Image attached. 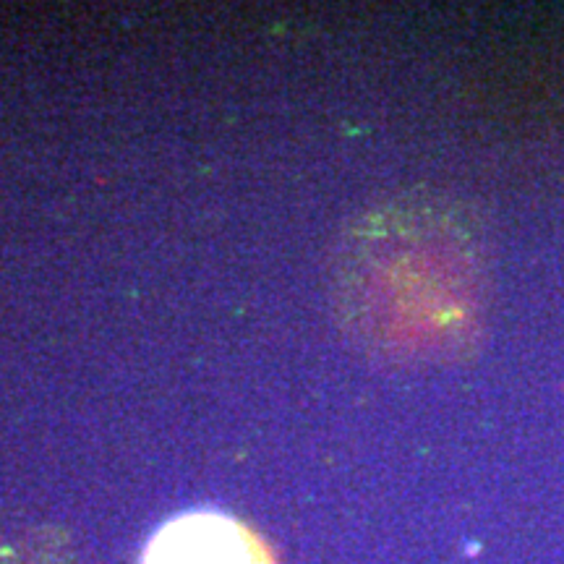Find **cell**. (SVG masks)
<instances>
[{
	"instance_id": "1",
	"label": "cell",
	"mask_w": 564,
	"mask_h": 564,
	"mask_svg": "<svg viewBox=\"0 0 564 564\" xmlns=\"http://www.w3.org/2000/svg\"><path fill=\"white\" fill-rule=\"evenodd\" d=\"M141 564H272L243 523L222 512H186L152 536Z\"/></svg>"
}]
</instances>
